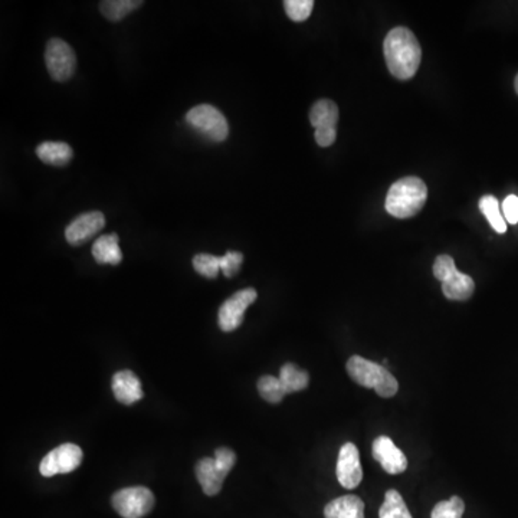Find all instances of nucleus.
Instances as JSON below:
<instances>
[{"label":"nucleus","mask_w":518,"mask_h":518,"mask_svg":"<svg viewBox=\"0 0 518 518\" xmlns=\"http://www.w3.org/2000/svg\"><path fill=\"white\" fill-rule=\"evenodd\" d=\"M476 291V282L471 277L455 271L447 281L442 282V293L452 301H466Z\"/></svg>","instance_id":"18"},{"label":"nucleus","mask_w":518,"mask_h":518,"mask_svg":"<svg viewBox=\"0 0 518 518\" xmlns=\"http://www.w3.org/2000/svg\"><path fill=\"white\" fill-rule=\"evenodd\" d=\"M514 87H515V91H517L518 94V74L517 77H515Z\"/></svg>","instance_id":"31"},{"label":"nucleus","mask_w":518,"mask_h":518,"mask_svg":"<svg viewBox=\"0 0 518 518\" xmlns=\"http://www.w3.org/2000/svg\"><path fill=\"white\" fill-rule=\"evenodd\" d=\"M339 107L332 99H318L311 107L310 123L316 128V141L320 147H330L337 138Z\"/></svg>","instance_id":"5"},{"label":"nucleus","mask_w":518,"mask_h":518,"mask_svg":"<svg viewBox=\"0 0 518 518\" xmlns=\"http://www.w3.org/2000/svg\"><path fill=\"white\" fill-rule=\"evenodd\" d=\"M383 52L391 74L398 80H410L419 70L422 48L410 29H391L384 38Z\"/></svg>","instance_id":"1"},{"label":"nucleus","mask_w":518,"mask_h":518,"mask_svg":"<svg viewBox=\"0 0 518 518\" xmlns=\"http://www.w3.org/2000/svg\"><path fill=\"white\" fill-rule=\"evenodd\" d=\"M379 518H412V514L399 491L389 490L384 494V503L379 510Z\"/></svg>","instance_id":"21"},{"label":"nucleus","mask_w":518,"mask_h":518,"mask_svg":"<svg viewBox=\"0 0 518 518\" xmlns=\"http://www.w3.org/2000/svg\"><path fill=\"white\" fill-rule=\"evenodd\" d=\"M36 155L48 166L64 167L74 157V150L61 141H45L36 147Z\"/></svg>","instance_id":"15"},{"label":"nucleus","mask_w":518,"mask_h":518,"mask_svg":"<svg viewBox=\"0 0 518 518\" xmlns=\"http://www.w3.org/2000/svg\"><path fill=\"white\" fill-rule=\"evenodd\" d=\"M455 271H458V269L455 267L452 257H449V255H439L437 258V261L434 264L435 278L439 279L441 282L447 281Z\"/></svg>","instance_id":"28"},{"label":"nucleus","mask_w":518,"mask_h":518,"mask_svg":"<svg viewBox=\"0 0 518 518\" xmlns=\"http://www.w3.org/2000/svg\"><path fill=\"white\" fill-rule=\"evenodd\" d=\"M193 268L199 276L216 278L221 271V258L211 254H198L193 258Z\"/></svg>","instance_id":"25"},{"label":"nucleus","mask_w":518,"mask_h":518,"mask_svg":"<svg viewBox=\"0 0 518 518\" xmlns=\"http://www.w3.org/2000/svg\"><path fill=\"white\" fill-rule=\"evenodd\" d=\"M186 123L199 135L213 143H222L230 135V126L225 116L216 107L201 104L189 109Z\"/></svg>","instance_id":"4"},{"label":"nucleus","mask_w":518,"mask_h":518,"mask_svg":"<svg viewBox=\"0 0 518 518\" xmlns=\"http://www.w3.org/2000/svg\"><path fill=\"white\" fill-rule=\"evenodd\" d=\"M466 512V503L458 495L449 498L448 501H441L435 505L430 518H462Z\"/></svg>","instance_id":"24"},{"label":"nucleus","mask_w":518,"mask_h":518,"mask_svg":"<svg viewBox=\"0 0 518 518\" xmlns=\"http://www.w3.org/2000/svg\"><path fill=\"white\" fill-rule=\"evenodd\" d=\"M113 393L123 405H133L143 399L140 379L133 372H117L113 376Z\"/></svg>","instance_id":"13"},{"label":"nucleus","mask_w":518,"mask_h":518,"mask_svg":"<svg viewBox=\"0 0 518 518\" xmlns=\"http://www.w3.org/2000/svg\"><path fill=\"white\" fill-rule=\"evenodd\" d=\"M503 215H504L505 221H507L510 225H517L518 223V196L515 194H510L503 202Z\"/></svg>","instance_id":"30"},{"label":"nucleus","mask_w":518,"mask_h":518,"mask_svg":"<svg viewBox=\"0 0 518 518\" xmlns=\"http://www.w3.org/2000/svg\"><path fill=\"white\" fill-rule=\"evenodd\" d=\"M215 464L218 466L219 471L223 474V476H228L231 473V469L235 466L237 462V454L230 448H218L215 452Z\"/></svg>","instance_id":"29"},{"label":"nucleus","mask_w":518,"mask_h":518,"mask_svg":"<svg viewBox=\"0 0 518 518\" xmlns=\"http://www.w3.org/2000/svg\"><path fill=\"white\" fill-rule=\"evenodd\" d=\"M82 449L75 444H62L52 449L39 464L41 476L50 478L58 474L72 473L81 466Z\"/></svg>","instance_id":"8"},{"label":"nucleus","mask_w":518,"mask_h":518,"mask_svg":"<svg viewBox=\"0 0 518 518\" xmlns=\"http://www.w3.org/2000/svg\"><path fill=\"white\" fill-rule=\"evenodd\" d=\"M92 257L97 264L118 265L123 261V252L118 245L117 233L104 235L92 245Z\"/></svg>","instance_id":"17"},{"label":"nucleus","mask_w":518,"mask_h":518,"mask_svg":"<svg viewBox=\"0 0 518 518\" xmlns=\"http://www.w3.org/2000/svg\"><path fill=\"white\" fill-rule=\"evenodd\" d=\"M106 225V218L101 212H87L75 218L65 230V240L72 247H81L96 237Z\"/></svg>","instance_id":"10"},{"label":"nucleus","mask_w":518,"mask_h":518,"mask_svg":"<svg viewBox=\"0 0 518 518\" xmlns=\"http://www.w3.org/2000/svg\"><path fill=\"white\" fill-rule=\"evenodd\" d=\"M243 262V255L238 250H228L223 257H221V271L226 278H232L240 272V265Z\"/></svg>","instance_id":"27"},{"label":"nucleus","mask_w":518,"mask_h":518,"mask_svg":"<svg viewBox=\"0 0 518 518\" xmlns=\"http://www.w3.org/2000/svg\"><path fill=\"white\" fill-rule=\"evenodd\" d=\"M284 9L291 21L304 22L310 18L314 2L313 0H286Z\"/></svg>","instance_id":"26"},{"label":"nucleus","mask_w":518,"mask_h":518,"mask_svg":"<svg viewBox=\"0 0 518 518\" xmlns=\"http://www.w3.org/2000/svg\"><path fill=\"white\" fill-rule=\"evenodd\" d=\"M45 62L51 78L58 82L68 81L77 68L74 50L58 38H52L46 43Z\"/></svg>","instance_id":"7"},{"label":"nucleus","mask_w":518,"mask_h":518,"mask_svg":"<svg viewBox=\"0 0 518 518\" xmlns=\"http://www.w3.org/2000/svg\"><path fill=\"white\" fill-rule=\"evenodd\" d=\"M372 454H373V458L381 464V468L391 476L405 473L408 468V459L405 454L386 435L374 439Z\"/></svg>","instance_id":"12"},{"label":"nucleus","mask_w":518,"mask_h":518,"mask_svg":"<svg viewBox=\"0 0 518 518\" xmlns=\"http://www.w3.org/2000/svg\"><path fill=\"white\" fill-rule=\"evenodd\" d=\"M347 373L352 381L366 389H374L381 398H393L398 393L399 384L391 372L381 364L362 356L350 357Z\"/></svg>","instance_id":"3"},{"label":"nucleus","mask_w":518,"mask_h":518,"mask_svg":"<svg viewBox=\"0 0 518 518\" xmlns=\"http://www.w3.org/2000/svg\"><path fill=\"white\" fill-rule=\"evenodd\" d=\"M428 187L419 177H403L391 184L384 208L391 216L408 219L415 216L425 206Z\"/></svg>","instance_id":"2"},{"label":"nucleus","mask_w":518,"mask_h":518,"mask_svg":"<svg viewBox=\"0 0 518 518\" xmlns=\"http://www.w3.org/2000/svg\"><path fill=\"white\" fill-rule=\"evenodd\" d=\"M325 518H364V503L357 495H343L328 503Z\"/></svg>","instance_id":"16"},{"label":"nucleus","mask_w":518,"mask_h":518,"mask_svg":"<svg viewBox=\"0 0 518 518\" xmlns=\"http://www.w3.org/2000/svg\"><path fill=\"white\" fill-rule=\"evenodd\" d=\"M143 5L140 0H106L99 4V11L104 14V18L111 22L123 21L127 14L135 12Z\"/></svg>","instance_id":"20"},{"label":"nucleus","mask_w":518,"mask_h":518,"mask_svg":"<svg viewBox=\"0 0 518 518\" xmlns=\"http://www.w3.org/2000/svg\"><path fill=\"white\" fill-rule=\"evenodd\" d=\"M480 209L495 232H507L505 219L501 213L500 202L497 201V198H494L491 194H485L480 199Z\"/></svg>","instance_id":"22"},{"label":"nucleus","mask_w":518,"mask_h":518,"mask_svg":"<svg viewBox=\"0 0 518 518\" xmlns=\"http://www.w3.org/2000/svg\"><path fill=\"white\" fill-rule=\"evenodd\" d=\"M337 480L347 490H354L363 480V469L360 464V454L356 445L352 442L343 445L337 459Z\"/></svg>","instance_id":"11"},{"label":"nucleus","mask_w":518,"mask_h":518,"mask_svg":"<svg viewBox=\"0 0 518 518\" xmlns=\"http://www.w3.org/2000/svg\"><path fill=\"white\" fill-rule=\"evenodd\" d=\"M258 391L268 403H279L287 395L281 381L276 376H262L258 381Z\"/></svg>","instance_id":"23"},{"label":"nucleus","mask_w":518,"mask_h":518,"mask_svg":"<svg viewBox=\"0 0 518 518\" xmlns=\"http://www.w3.org/2000/svg\"><path fill=\"white\" fill-rule=\"evenodd\" d=\"M258 293L254 288L240 289L230 297L219 308L218 323L225 333L233 332L242 325L245 311L257 301Z\"/></svg>","instance_id":"9"},{"label":"nucleus","mask_w":518,"mask_h":518,"mask_svg":"<svg viewBox=\"0 0 518 518\" xmlns=\"http://www.w3.org/2000/svg\"><path fill=\"white\" fill-rule=\"evenodd\" d=\"M114 510L123 518H141L155 507V495L146 486H130L117 491L111 498Z\"/></svg>","instance_id":"6"},{"label":"nucleus","mask_w":518,"mask_h":518,"mask_svg":"<svg viewBox=\"0 0 518 518\" xmlns=\"http://www.w3.org/2000/svg\"><path fill=\"white\" fill-rule=\"evenodd\" d=\"M279 381H281L282 388L288 395V393H296V391L307 389L310 378H308L307 372L301 371L300 367H297L293 363H287L281 367Z\"/></svg>","instance_id":"19"},{"label":"nucleus","mask_w":518,"mask_h":518,"mask_svg":"<svg viewBox=\"0 0 518 518\" xmlns=\"http://www.w3.org/2000/svg\"><path fill=\"white\" fill-rule=\"evenodd\" d=\"M196 478L201 484L202 490L206 495H216L222 490L223 481L226 476L219 471L215 464V458H202L196 464Z\"/></svg>","instance_id":"14"}]
</instances>
